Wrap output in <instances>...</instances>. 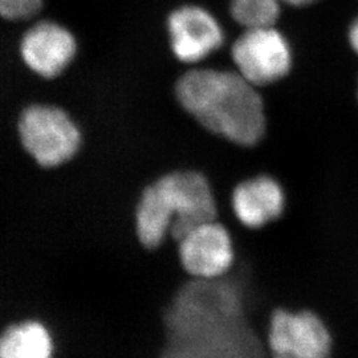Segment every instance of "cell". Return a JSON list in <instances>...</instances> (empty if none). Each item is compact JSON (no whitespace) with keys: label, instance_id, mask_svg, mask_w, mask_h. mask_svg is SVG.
Masks as SVG:
<instances>
[{"label":"cell","instance_id":"cell-3","mask_svg":"<svg viewBox=\"0 0 358 358\" xmlns=\"http://www.w3.org/2000/svg\"><path fill=\"white\" fill-rule=\"evenodd\" d=\"M17 130L27 153L47 169L71 161L81 145V133L75 121L52 105L28 106L20 115Z\"/></svg>","mask_w":358,"mask_h":358},{"label":"cell","instance_id":"cell-11","mask_svg":"<svg viewBox=\"0 0 358 358\" xmlns=\"http://www.w3.org/2000/svg\"><path fill=\"white\" fill-rule=\"evenodd\" d=\"M278 0H232L231 15L242 26H273L280 13Z\"/></svg>","mask_w":358,"mask_h":358},{"label":"cell","instance_id":"cell-9","mask_svg":"<svg viewBox=\"0 0 358 358\" xmlns=\"http://www.w3.org/2000/svg\"><path fill=\"white\" fill-rule=\"evenodd\" d=\"M282 185L269 176H257L241 182L231 194V210L235 219L250 230L264 229L279 220L285 210Z\"/></svg>","mask_w":358,"mask_h":358},{"label":"cell","instance_id":"cell-5","mask_svg":"<svg viewBox=\"0 0 358 358\" xmlns=\"http://www.w3.org/2000/svg\"><path fill=\"white\" fill-rule=\"evenodd\" d=\"M231 53L238 73L256 88L280 80L292 65L289 44L273 26L248 27Z\"/></svg>","mask_w":358,"mask_h":358},{"label":"cell","instance_id":"cell-6","mask_svg":"<svg viewBox=\"0 0 358 358\" xmlns=\"http://www.w3.org/2000/svg\"><path fill=\"white\" fill-rule=\"evenodd\" d=\"M177 242L179 263L195 279H219L230 272L236 259L232 235L217 217L195 224Z\"/></svg>","mask_w":358,"mask_h":358},{"label":"cell","instance_id":"cell-10","mask_svg":"<svg viewBox=\"0 0 358 358\" xmlns=\"http://www.w3.org/2000/svg\"><path fill=\"white\" fill-rule=\"evenodd\" d=\"M55 340L50 328L38 320H24L0 334V358H53Z\"/></svg>","mask_w":358,"mask_h":358},{"label":"cell","instance_id":"cell-8","mask_svg":"<svg viewBox=\"0 0 358 358\" xmlns=\"http://www.w3.org/2000/svg\"><path fill=\"white\" fill-rule=\"evenodd\" d=\"M75 36L53 22H40L29 28L20 43L27 66L38 76L53 78L63 73L76 55Z\"/></svg>","mask_w":358,"mask_h":358},{"label":"cell","instance_id":"cell-13","mask_svg":"<svg viewBox=\"0 0 358 358\" xmlns=\"http://www.w3.org/2000/svg\"><path fill=\"white\" fill-rule=\"evenodd\" d=\"M346 41H348L350 51L353 52L358 57V13L353 16V19L350 20V23L348 26Z\"/></svg>","mask_w":358,"mask_h":358},{"label":"cell","instance_id":"cell-4","mask_svg":"<svg viewBox=\"0 0 358 358\" xmlns=\"http://www.w3.org/2000/svg\"><path fill=\"white\" fill-rule=\"evenodd\" d=\"M267 345L271 358H331L333 337L317 313L278 308L269 317Z\"/></svg>","mask_w":358,"mask_h":358},{"label":"cell","instance_id":"cell-15","mask_svg":"<svg viewBox=\"0 0 358 358\" xmlns=\"http://www.w3.org/2000/svg\"><path fill=\"white\" fill-rule=\"evenodd\" d=\"M356 97H357V103H358V76H357V85H356Z\"/></svg>","mask_w":358,"mask_h":358},{"label":"cell","instance_id":"cell-14","mask_svg":"<svg viewBox=\"0 0 358 358\" xmlns=\"http://www.w3.org/2000/svg\"><path fill=\"white\" fill-rule=\"evenodd\" d=\"M279 3H287V4H291V6H296V7H304V6H309V4H313L315 1L317 0H278Z\"/></svg>","mask_w":358,"mask_h":358},{"label":"cell","instance_id":"cell-7","mask_svg":"<svg viewBox=\"0 0 358 358\" xmlns=\"http://www.w3.org/2000/svg\"><path fill=\"white\" fill-rule=\"evenodd\" d=\"M169 34L171 50L183 63H198L217 51L224 34L217 19L203 8L186 6L170 15Z\"/></svg>","mask_w":358,"mask_h":358},{"label":"cell","instance_id":"cell-2","mask_svg":"<svg viewBox=\"0 0 358 358\" xmlns=\"http://www.w3.org/2000/svg\"><path fill=\"white\" fill-rule=\"evenodd\" d=\"M217 215L208 180L195 171H176L142 192L134 210V231L143 247L154 250L167 236L178 239L195 224Z\"/></svg>","mask_w":358,"mask_h":358},{"label":"cell","instance_id":"cell-1","mask_svg":"<svg viewBox=\"0 0 358 358\" xmlns=\"http://www.w3.org/2000/svg\"><path fill=\"white\" fill-rule=\"evenodd\" d=\"M177 97L206 129L229 141L252 146L264 136L263 100L238 72L190 71L179 78Z\"/></svg>","mask_w":358,"mask_h":358},{"label":"cell","instance_id":"cell-12","mask_svg":"<svg viewBox=\"0 0 358 358\" xmlns=\"http://www.w3.org/2000/svg\"><path fill=\"white\" fill-rule=\"evenodd\" d=\"M43 0H0V17L7 20H27L38 15Z\"/></svg>","mask_w":358,"mask_h":358}]
</instances>
